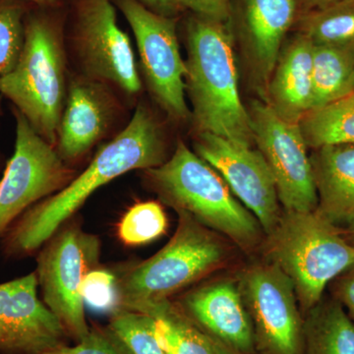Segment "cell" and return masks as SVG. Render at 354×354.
Masks as SVG:
<instances>
[{"label":"cell","mask_w":354,"mask_h":354,"mask_svg":"<svg viewBox=\"0 0 354 354\" xmlns=\"http://www.w3.org/2000/svg\"><path fill=\"white\" fill-rule=\"evenodd\" d=\"M304 1L310 8H312V10H314V9L322 8L324 6L334 3L337 0H304Z\"/></svg>","instance_id":"836d02e7"},{"label":"cell","mask_w":354,"mask_h":354,"mask_svg":"<svg viewBox=\"0 0 354 354\" xmlns=\"http://www.w3.org/2000/svg\"><path fill=\"white\" fill-rule=\"evenodd\" d=\"M44 354H130L128 349L106 328H91L88 334L73 346L62 344Z\"/></svg>","instance_id":"f1b7e54d"},{"label":"cell","mask_w":354,"mask_h":354,"mask_svg":"<svg viewBox=\"0 0 354 354\" xmlns=\"http://www.w3.org/2000/svg\"><path fill=\"white\" fill-rule=\"evenodd\" d=\"M191 320L232 354H257L252 323L239 285L221 279L198 286L178 304Z\"/></svg>","instance_id":"2e32d148"},{"label":"cell","mask_w":354,"mask_h":354,"mask_svg":"<svg viewBox=\"0 0 354 354\" xmlns=\"http://www.w3.org/2000/svg\"><path fill=\"white\" fill-rule=\"evenodd\" d=\"M67 91L62 30L46 14L29 10L24 48L12 71L0 76V95L12 102L39 136L55 146Z\"/></svg>","instance_id":"277c9868"},{"label":"cell","mask_w":354,"mask_h":354,"mask_svg":"<svg viewBox=\"0 0 354 354\" xmlns=\"http://www.w3.org/2000/svg\"><path fill=\"white\" fill-rule=\"evenodd\" d=\"M301 34L314 44H354V0H337L301 18Z\"/></svg>","instance_id":"cb8c5ba5"},{"label":"cell","mask_w":354,"mask_h":354,"mask_svg":"<svg viewBox=\"0 0 354 354\" xmlns=\"http://www.w3.org/2000/svg\"><path fill=\"white\" fill-rule=\"evenodd\" d=\"M314 44L300 34L279 55L268 86V104L278 115L291 123L300 120L313 104Z\"/></svg>","instance_id":"ac0fdd59"},{"label":"cell","mask_w":354,"mask_h":354,"mask_svg":"<svg viewBox=\"0 0 354 354\" xmlns=\"http://www.w3.org/2000/svg\"><path fill=\"white\" fill-rule=\"evenodd\" d=\"M178 223L171 241L155 255L118 278L120 308L142 313L220 267L227 252L216 232L189 214L177 212Z\"/></svg>","instance_id":"8992f818"},{"label":"cell","mask_w":354,"mask_h":354,"mask_svg":"<svg viewBox=\"0 0 354 354\" xmlns=\"http://www.w3.org/2000/svg\"><path fill=\"white\" fill-rule=\"evenodd\" d=\"M248 113L254 143L272 172L283 211H316L313 169L299 124L283 120L264 102H251Z\"/></svg>","instance_id":"7c38bea8"},{"label":"cell","mask_w":354,"mask_h":354,"mask_svg":"<svg viewBox=\"0 0 354 354\" xmlns=\"http://www.w3.org/2000/svg\"><path fill=\"white\" fill-rule=\"evenodd\" d=\"M312 79L313 104L311 111L353 94L354 44H314Z\"/></svg>","instance_id":"7402d4cb"},{"label":"cell","mask_w":354,"mask_h":354,"mask_svg":"<svg viewBox=\"0 0 354 354\" xmlns=\"http://www.w3.org/2000/svg\"><path fill=\"white\" fill-rule=\"evenodd\" d=\"M26 2L36 4L39 6H53L58 1V0H24Z\"/></svg>","instance_id":"e575fe53"},{"label":"cell","mask_w":354,"mask_h":354,"mask_svg":"<svg viewBox=\"0 0 354 354\" xmlns=\"http://www.w3.org/2000/svg\"><path fill=\"white\" fill-rule=\"evenodd\" d=\"M308 148L354 144V93L322 108L313 109L300 120Z\"/></svg>","instance_id":"603a6c76"},{"label":"cell","mask_w":354,"mask_h":354,"mask_svg":"<svg viewBox=\"0 0 354 354\" xmlns=\"http://www.w3.org/2000/svg\"><path fill=\"white\" fill-rule=\"evenodd\" d=\"M180 4L183 9L207 19L221 23H230L232 19L230 0H180Z\"/></svg>","instance_id":"f546056e"},{"label":"cell","mask_w":354,"mask_h":354,"mask_svg":"<svg viewBox=\"0 0 354 354\" xmlns=\"http://www.w3.org/2000/svg\"><path fill=\"white\" fill-rule=\"evenodd\" d=\"M167 230V215L160 203L140 202L121 218L118 237L127 245H144L160 239Z\"/></svg>","instance_id":"d4e9b609"},{"label":"cell","mask_w":354,"mask_h":354,"mask_svg":"<svg viewBox=\"0 0 354 354\" xmlns=\"http://www.w3.org/2000/svg\"><path fill=\"white\" fill-rule=\"evenodd\" d=\"M134 32L142 74L153 99L177 120L191 116L186 104V64L174 18L160 15L139 0H113Z\"/></svg>","instance_id":"8fae6325"},{"label":"cell","mask_w":354,"mask_h":354,"mask_svg":"<svg viewBox=\"0 0 354 354\" xmlns=\"http://www.w3.org/2000/svg\"><path fill=\"white\" fill-rule=\"evenodd\" d=\"M354 93V92H353Z\"/></svg>","instance_id":"8d00e7d4"},{"label":"cell","mask_w":354,"mask_h":354,"mask_svg":"<svg viewBox=\"0 0 354 354\" xmlns=\"http://www.w3.org/2000/svg\"><path fill=\"white\" fill-rule=\"evenodd\" d=\"M186 91L198 131L252 147L250 116L239 95L230 25L194 14L186 27Z\"/></svg>","instance_id":"7a4b0ae2"},{"label":"cell","mask_w":354,"mask_h":354,"mask_svg":"<svg viewBox=\"0 0 354 354\" xmlns=\"http://www.w3.org/2000/svg\"><path fill=\"white\" fill-rule=\"evenodd\" d=\"M100 257V239L69 221L44 244L37 257L35 272L43 301L77 342L91 329L81 286L88 272L99 267Z\"/></svg>","instance_id":"52a82bcc"},{"label":"cell","mask_w":354,"mask_h":354,"mask_svg":"<svg viewBox=\"0 0 354 354\" xmlns=\"http://www.w3.org/2000/svg\"><path fill=\"white\" fill-rule=\"evenodd\" d=\"M270 262L292 281L300 309L307 313L326 288L354 265V246L318 212H283L267 234Z\"/></svg>","instance_id":"5b68a950"},{"label":"cell","mask_w":354,"mask_h":354,"mask_svg":"<svg viewBox=\"0 0 354 354\" xmlns=\"http://www.w3.org/2000/svg\"><path fill=\"white\" fill-rule=\"evenodd\" d=\"M118 100L106 84L78 75L68 82L55 148L66 164L76 162L101 141L118 113Z\"/></svg>","instance_id":"9a60e30c"},{"label":"cell","mask_w":354,"mask_h":354,"mask_svg":"<svg viewBox=\"0 0 354 354\" xmlns=\"http://www.w3.org/2000/svg\"><path fill=\"white\" fill-rule=\"evenodd\" d=\"M330 286L333 297L348 310L354 322V265L335 278Z\"/></svg>","instance_id":"4dcf8cb0"},{"label":"cell","mask_w":354,"mask_h":354,"mask_svg":"<svg viewBox=\"0 0 354 354\" xmlns=\"http://www.w3.org/2000/svg\"><path fill=\"white\" fill-rule=\"evenodd\" d=\"M111 315L108 328L130 354H167L158 341L150 316L125 309L116 310Z\"/></svg>","instance_id":"484cf974"},{"label":"cell","mask_w":354,"mask_h":354,"mask_svg":"<svg viewBox=\"0 0 354 354\" xmlns=\"http://www.w3.org/2000/svg\"><path fill=\"white\" fill-rule=\"evenodd\" d=\"M297 11V0H242V30L262 82L269 83L271 79Z\"/></svg>","instance_id":"e0dca14e"},{"label":"cell","mask_w":354,"mask_h":354,"mask_svg":"<svg viewBox=\"0 0 354 354\" xmlns=\"http://www.w3.org/2000/svg\"><path fill=\"white\" fill-rule=\"evenodd\" d=\"M167 158L160 123L140 104L127 127L97 151L82 174L15 221L0 241L2 253L8 259L20 260L38 252L100 187L135 169L157 167Z\"/></svg>","instance_id":"6da1fadb"},{"label":"cell","mask_w":354,"mask_h":354,"mask_svg":"<svg viewBox=\"0 0 354 354\" xmlns=\"http://www.w3.org/2000/svg\"><path fill=\"white\" fill-rule=\"evenodd\" d=\"M143 6L153 12L174 18L183 9L180 0H139Z\"/></svg>","instance_id":"1f68e13d"},{"label":"cell","mask_w":354,"mask_h":354,"mask_svg":"<svg viewBox=\"0 0 354 354\" xmlns=\"http://www.w3.org/2000/svg\"><path fill=\"white\" fill-rule=\"evenodd\" d=\"M142 313L153 319L158 341L167 354H232L205 334L171 300L153 304Z\"/></svg>","instance_id":"44dd1931"},{"label":"cell","mask_w":354,"mask_h":354,"mask_svg":"<svg viewBox=\"0 0 354 354\" xmlns=\"http://www.w3.org/2000/svg\"><path fill=\"white\" fill-rule=\"evenodd\" d=\"M304 317V354H354V322L334 297H323Z\"/></svg>","instance_id":"ffe728a7"},{"label":"cell","mask_w":354,"mask_h":354,"mask_svg":"<svg viewBox=\"0 0 354 354\" xmlns=\"http://www.w3.org/2000/svg\"><path fill=\"white\" fill-rule=\"evenodd\" d=\"M38 290L35 272L0 283V354H44L65 344L68 335Z\"/></svg>","instance_id":"5bb4252c"},{"label":"cell","mask_w":354,"mask_h":354,"mask_svg":"<svg viewBox=\"0 0 354 354\" xmlns=\"http://www.w3.org/2000/svg\"><path fill=\"white\" fill-rule=\"evenodd\" d=\"M317 212L339 227L354 215V144L324 146L310 156Z\"/></svg>","instance_id":"d6986e66"},{"label":"cell","mask_w":354,"mask_h":354,"mask_svg":"<svg viewBox=\"0 0 354 354\" xmlns=\"http://www.w3.org/2000/svg\"><path fill=\"white\" fill-rule=\"evenodd\" d=\"M346 232H344V237L348 239L349 243L354 246V215L349 218L346 223Z\"/></svg>","instance_id":"d6a6232c"},{"label":"cell","mask_w":354,"mask_h":354,"mask_svg":"<svg viewBox=\"0 0 354 354\" xmlns=\"http://www.w3.org/2000/svg\"><path fill=\"white\" fill-rule=\"evenodd\" d=\"M257 354H304V317L291 279L274 263L254 265L237 281Z\"/></svg>","instance_id":"30bf717a"},{"label":"cell","mask_w":354,"mask_h":354,"mask_svg":"<svg viewBox=\"0 0 354 354\" xmlns=\"http://www.w3.org/2000/svg\"><path fill=\"white\" fill-rule=\"evenodd\" d=\"M194 152L211 165L235 197L259 221L266 234L283 215L274 177L259 150L208 132H199Z\"/></svg>","instance_id":"4fadbf2b"},{"label":"cell","mask_w":354,"mask_h":354,"mask_svg":"<svg viewBox=\"0 0 354 354\" xmlns=\"http://www.w3.org/2000/svg\"><path fill=\"white\" fill-rule=\"evenodd\" d=\"M2 164H3V162H2V156L1 153H0V174H1Z\"/></svg>","instance_id":"d590c367"},{"label":"cell","mask_w":354,"mask_h":354,"mask_svg":"<svg viewBox=\"0 0 354 354\" xmlns=\"http://www.w3.org/2000/svg\"><path fill=\"white\" fill-rule=\"evenodd\" d=\"M24 0H0V76L12 71L25 44Z\"/></svg>","instance_id":"4316f807"},{"label":"cell","mask_w":354,"mask_h":354,"mask_svg":"<svg viewBox=\"0 0 354 354\" xmlns=\"http://www.w3.org/2000/svg\"><path fill=\"white\" fill-rule=\"evenodd\" d=\"M149 187L176 212L189 214L216 234L251 248L263 232L255 216L230 191L220 174L179 141L164 164L146 169Z\"/></svg>","instance_id":"3957f363"},{"label":"cell","mask_w":354,"mask_h":354,"mask_svg":"<svg viewBox=\"0 0 354 354\" xmlns=\"http://www.w3.org/2000/svg\"><path fill=\"white\" fill-rule=\"evenodd\" d=\"M84 304L95 311L109 312L120 308L118 278L108 270L95 268L84 279L81 286Z\"/></svg>","instance_id":"83f0119b"},{"label":"cell","mask_w":354,"mask_h":354,"mask_svg":"<svg viewBox=\"0 0 354 354\" xmlns=\"http://www.w3.org/2000/svg\"><path fill=\"white\" fill-rule=\"evenodd\" d=\"M14 153L0 177V241L28 209L59 192L75 177L55 146L39 136L16 109Z\"/></svg>","instance_id":"ba28073f"},{"label":"cell","mask_w":354,"mask_h":354,"mask_svg":"<svg viewBox=\"0 0 354 354\" xmlns=\"http://www.w3.org/2000/svg\"><path fill=\"white\" fill-rule=\"evenodd\" d=\"M71 46L81 75L113 86L130 97L141 92L131 41L118 24L111 0H77Z\"/></svg>","instance_id":"9c48e42d"}]
</instances>
